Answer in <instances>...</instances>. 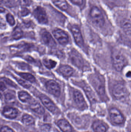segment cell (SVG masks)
Listing matches in <instances>:
<instances>
[{"instance_id":"obj_1","label":"cell","mask_w":131,"mask_h":132,"mask_svg":"<svg viewBox=\"0 0 131 132\" xmlns=\"http://www.w3.org/2000/svg\"><path fill=\"white\" fill-rule=\"evenodd\" d=\"M90 80L94 90L101 99L106 101L107 99L106 83L104 77L100 72L95 71L91 75Z\"/></svg>"},{"instance_id":"obj_2","label":"cell","mask_w":131,"mask_h":132,"mask_svg":"<svg viewBox=\"0 0 131 132\" xmlns=\"http://www.w3.org/2000/svg\"><path fill=\"white\" fill-rule=\"evenodd\" d=\"M110 90L113 97L118 101L126 98L129 92L125 82L120 80L113 81L111 83Z\"/></svg>"},{"instance_id":"obj_3","label":"cell","mask_w":131,"mask_h":132,"mask_svg":"<svg viewBox=\"0 0 131 132\" xmlns=\"http://www.w3.org/2000/svg\"><path fill=\"white\" fill-rule=\"evenodd\" d=\"M111 57L112 65L117 71H122L127 65L126 56L118 49L114 48L112 50Z\"/></svg>"},{"instance_id":"obj_4","label":"cell","mask_w":131,"mask_h":132,"mask_svg":"<svg viewBox=\"0 0 131 132\" xmlns=\"http://www.w3.org/2000/svg\"><path fill=\"white\" fill-rule=\"evenodd\" d=\"M90 18L93 24L97 28H102L105 24V18L102 11L97 6H93L90 12Z\"/></svg>"},{"instance_id":"obj_5","label":"cell","mask_w":131,"mask_h":132,"mask_svg":"<svg viewBox=\"0 0 131 132\" xmlns=\"http://www.w3.org/2000/svg\"><path fill=\"white\" fill-rule=\"evenodd\" d=\"M71 31L77 45L80 48H84V41L79 27L77 26H73L71 28Z\"/></svg>"},{"instance_id":"obj_6","label":"cell","mask_w":131,"mask_h":132,"mask_svg":"<svg viewBox=\"0 0 131 132\" xmlns=\"http://www.w3.org/2000/svg\"><path fill=\"white\" fill-rule=\"evenodd\" d=\"M109 112L110 118L113 123L120 125L124 122V118L123 114L118 109L113 108L110 110Z\"/></svg>"},{"instance_id":"obj_7","label":"cell","mask_w":131,"mask_h":132,"mask_svg":"<svg viewBox=\"0 0 131 132\" xmlns=\"http://www.w3.org/2000/svg\"><path fill=\"white\" fill-rule=\"evenodd\" d=\"M46 87L48 92L56 97H58L61 94L60 86L56 81L52 80L48 81L46 83Z\"/></svg>"},{"instance_id":"obj_8","label":"cell","mask_w":131,"mask_h":132,"mask_svg":"<svg viewBox=\"0 0 131 132\" xmlns=\"http://www.w3.org/2000/svg\"><path fill=\"white\" fill-rule=\"evenodd\" d=\"M34 14L38 21L41 24H46L48 18L44 9L41 7L36 8L34 11Z\"/></svg>"},{"instance_id":"obj_9","label":"cell","mask_w":131,"mask_h":132,"mask_svg":"<svg viewBox=\"0 0 131 132\" xmlns=\"http://www.w3.org/2000/svg\"><path fill=\"white\" fill-rule=\"evenodd\" d=\"M81 87L90 103L94 104L97 102V95L95 93V92L94 91L91 87L87 84H84V83H82Z\"/></svg>"},{"instance_id":"obj_10","label":"cell","mask_w":131,"mask_h":132,"mask_svg":"<svg viewBox=\"0 0 131 132\" xmlns=\"http://www.w3.org/2000/svg\"><path fill=\"white\" fill-rule=\"evenodd\" d=\"M55 38L62 45H65L68 42V36L66 32L60 29H56L53 31Z\"/></svg>"},{"instance_id":"obj_11","label":"cell","mask_w":131,"mask_h":132,"mask_svg":"<svg viewBox=\"0 0 131 132\" xmlns=\"http://www.w3.org/2000/svg\"><path fill=\"white\" fill-rule=\"evenodd\" d=\"M74 98L76 104L80 108H85L86 102L82 94L78 90L75 91L74 92Z\"/></svg>"},{"instance_id":"obj_12","label":"cell","mask_w":131,"mask_h":132,"mask_svg":"<svg viewBox=\"0 0 131 132\" xmlns=\"http://www.w3.org/2000/svg\"><path fill=\"white\" fill-rule=\"evenodd\" d=\"M42 38L44 43L48 46L53 47L56 46V43L54 39L48 32L44 31L42 34Z\"/></svg>"},{"instance_id":"obj_13","label":"cell","mask_w":131,"mask_h":132,"mask_svg":"<svg viewBox=\"0 0 131 132\" xmlns=\"http://www.w3.org/2000/svg\"><path fill=\"white\" fill-rule=\"evenodd\" d=\"M40 98L44 105L50 111L54 112L56 110V106L55 104L47 96L42 95Z\"/></svg>"},{"instance_id":"obj_14","label":"cell","mask_w":131,"mask_h":132,"mask_svg":"<svg viewBox=\"0 0 131 132\" xmlns=\"http://www.w3.org/2000/svg\"><path fill=\"white\" fill-rule=\"evenodd\" d=\"M18 114L17 110L11 107H5L3 110V115L6 118L11 119L15 118L17 116Z\"/></svg>"},{"instance_id":"obj_15","label":"cell","mask_w":131,"mask_h":132,"mask_svg":"<svg viewBox=\"0 0 131 132\" xmlns=\"http://www.w3.org/2000/svg\"><path fill=\"white\" fill-rule=\"evenodd\" d=\"M59 72L60 73L65 77H69L73 75L74 70L72 68L67 65L61 66L59 68Z\"/></svg>"},{"instance_id":"obj_16","label":"cell","mask_w":131,"mask_h":132,"mask_svg":"<svg viewBox=\"0 0 131 132\" xmlns=\"http://www.w3.org/2000/svg\"><path fill=\"white\" fill-rule=\"evenodd\" d=\"M58 125L60 129L63 132H71L72 127L69 122L65 119H61L58 122Z\"/></svg>"},{"instance_id":"obj_17","label":"cell","mask_w":131,"mask_h":132,"mask_svg":"<svg viewBox=\"0 0 131 132\" xmlns=\"http://www.w3.org/2000/svg\"><path fill=\"white\" fill-rule=\"evenodd\" d=\"M121 26L124 32L131 36V22L128 19H124L121 22Z\"/></svg>"},{"instance_id":"obj_18","label":"cell","mask_w":131,"mask_h":132,"mask_svg":"<svg viewBox=\"0 0 131 132\" xmlns=\"http://www.w3.org/2000/svg\"><path fill=\"white\" fill-rule=\"evenodd\" d=\"M30 108L32 111L37 114H42L45 112L44 108L37 102L34 101L32 102L30 104Z\"/></svg>"},{"instance_id":"obj_19","label":"cell","mask_w":131,"mask_h":132,"mask_svg":"<svg viewBox=\"0 0 131 132\" xmlns=\"http://www.w3.org/2000/svg\"><path fill=\"white\" fill-rule=\"evenodd\" d=\"M92 128L95 132H106V128L104 125L99 121L93 123Z\"/></svg>"},{"instance_id":"obj_20","label":"cell","mask_w":131,"mask_h":132,"mask_svg":"<svg viewBox=\"0 0 131 132\" xmlns=\"http://www.w3.org/2000/svg\"><path fill=\"white\" fill-rule=\"evenodd\" d=\"M53 3L61 10L65 11L67 9L68 5L65 0H52Z\"/></svg>"},{"instance_id":"obj_21","label":"cell","mask_w":131,"mask_h":132,"mask_svg":"<svg viewBox=\"0 0 131 132\" xmlns=\"http://www.w3.org/2000/svg\"><path fill=\"white\" fill-rule=\"evenodd\" d=\"M18 98L19 99L23 102H27L31 100V95L24 91L20 92L18 93Z\"/></svg>"},{"instance_id":"obj_22","label":"cell","mask_w":131,"mask_h":132,"mask_svg":"<svg viewBox=\"0 0 131 132\" xmlns=\"http://www.w3.org/2000/svg\"><path fill=\"white\" fill-rule=\"evenodd\" d=\"M23 32L21 28L17 27L12 32V37L14 39L17 40L20 39L23 36Z\"/></svg>"},{"instance_id":"obj_23","label":"cell","mask_w":131,"mask_h":132,"mask_svg":"<svg viewBox=\"0 0 131 132\" xmlns=\"http://www.w3.org/2000/svg\"><path fill=\"white\" fill-rule=\"evenodd\" d=\"M22 78L32 83L35 82V78L34 76L28 73H18Z\"/></svg>"},{"instance_id":"obj_24","label":"cell","mask_w":131,"mask_h":132,"mask_svg":"<svg viewBox=\"0 0 131 132\" xmlns=\"http://www.w3.org/2000/svg\"><path fill=\"white\" fill-rule=\"evenodd\" d=\"M44 65L48 69H52L56 66L57 62L54 60L49 59H45L43 60Z\"/></svg>"},{"instance_id":"obj_25","label":"cell","mask_w":131,"mask_h":132,"mask_svg":"<svg viewBox=\"0 0 131 132\" xmlns=\"http://www.w3.org/2000/svg\"><path fill=\"white\" fill-rule=\"evenodd\" d=\"M22 121L27 125H31L34 124V119L32 116L29 115H25L22 118Z\"/></svg>"},{"instance_id":"obj_26","label":"cell","mask_w":131,"mask_h":132,"mask_svg":"<svg viewBox=\"0 0 131 132\" xmlns=\"http://www.w3.org/2000/svg\"><path fill=\"white\" fill-rule=\"evenodd\" d=\"M5 98L7 101L9 102H13L15 100V96L11 92H7L5 94Z\"/></svg>"},{"instance_id":"obj_27","label":"cell","mask_w":131,"mask_h":132,"mask_svg":"<svg viewBox=\"0 0 131 132\" xmlns=\"http://www.w3.org/2000/svg\"><path fill=\"white\" fill-rule=\"evenodd\" d=\"M6 19L8 24L11 26H14L15 24L14 18L11 14L8 13L6 15Z\"/></svg>"},{"instance_id":"obj_28","label":"cell","mask_w":131,"mask_h":132,"mask_svg":"<svg viewBox=\"0 0 131 132\" xmlns=\"http://www.w3.org/2000/svg\"><path fill=\"white\" fill-rule=\"evenodd\" d=\"M17 81H18V83L21 85H22L23 87L25 88H29L31 87V85H30L29 84L25 82V81L23 80H21V79H18Z\"/></svg>"},{"instance_id":"obj_29","label":"cell","mask_w":131,"mask_h":132,"mask_svg":"<svg viewBox=\"0 0 131 132\" xmlns=\"http://www.w3.org/2000/svg\"><path fill=\"white\" fill-rule=\"evenodd\" d=\"M3 80H4V81H5V83H7L8 85H10V86L15 88H16L17 87L16 85L14 83L12 82L11 80L7 79V78H4V79H3Z\"/></svg>"},{"instance_id":"obj_30","label":"cell","mask_w":131,"mask_h":132,"mask_svg":"<svg viewBox=\"0 0 131 132\" xmlns=\"http://www.w3.org/2000/svg\"><path fill=\"white\" fill-rule=\"evenodd\" d=\"M30 11L27 9L24 8L22 9L21 11V14L22 16H25L29 14Z\"/></svg>"},{"instance_id":"obj_31","label":"cell","mask_w":131,"mask_h":132,"mask_svg":"<svg viewBox=\"0 0 131 132\" xmlns=\"http://www.w3.org/2000/svg\"><path fill=\"white\" fill-rule=\"evenodd\" d=\"M1 132H14L11 129L7 126L2 127L1 129Z\"/></svg>"},{"instance_id":"obj_32","label":"cell","mask_w":131,"mask_h":132,"mask_svg":"<svg viewBox=\"0 0 131 132\" xmlns=\"http://www.w3.org/2000/svg\"><path fill=\"white\" fill-rule=\"evenodd\" d=\"M19 3L22 6H26L29 4L28 0H18Z\"/></svg>"},{"instance_id":"obj_33","label":"cell","mask_w":131,"mask_h":132,"mask_svg":"<svg viewBox=\"0 0 131 132\" xmlns=\"http://www.w3.org/2000/svg\"><path fill=\"white\" fill-rule=\"evenodd\" d=\"M75 4L81 5L83 4V0H70Z\"/></svg>"},{"instance_id":"obj_34","label":"cell","mask_w":131,"mask_h":132,"mask_svg":"<svg viewBox=\"0 0 131 132\" xmlns=\"http://www.w3.org/2000/svg\"><path fill=\"white\" fill-rule=\"evenodd\" d=\"M50 126L48 125H45L42 126V129L45 131H48L50 129Z\"/></svg>"},{"instance_id":"obj_35","label":"cell","mask_w":131,"mask_h":132,"mask_svg":"<svg viewBox=\"0 0 131 132\" xmlns=\"http://www.w3.org/2000/svg\"><path fill=\"white\" fill-rule=\"evenodd\" d=\"M1 90L4 91V90L5 89V88H6L4 84V82L1 81Z\"/></svg>"},{"instance_id":"obj_36","label":"cell","mask_w":131,"mask_h":132,"mask_svg":"<svg viewBox=\"0 0 131 132\" xmlns=\"http://www.w3.org/2000/svg\"><path fill=\"white\" fill-rule=\"evenodd\" d=\"M126 76L127 78H131V71H128L126 73Z\"/></svg>"},{"instance_id":"obj_37","label":"cell","mask_w":131,"mask_h":132,"mask_svg":"<svg viewBox=\"0 0 131 132\" xmlns=\"http://www.w3.org/2000/svg\"><path fill=\"white\" fill-rule=\"evenodd\" d=\"M4 10H5L3 8H2V7H1V12H4Z\"/></svg>"}]
</instances>
